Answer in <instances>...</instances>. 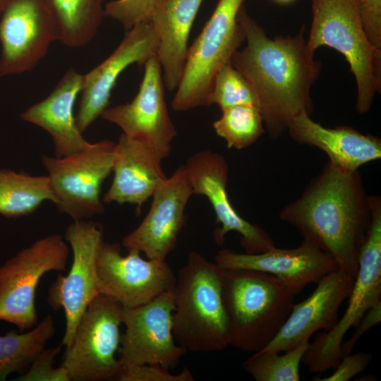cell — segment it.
Segmentation results:
<instances>
[{
    "label": "cell",
    "mask_w": 381,
    "mask_h": 381,
    "mask_svg": "<svg viewBox=\"0 0 381 381\" xmlns=\"http://www.w3.org/2000/svg\"><path fill=\"white\" fill-rule=\"evenodd\" d=\"M238 21L246 44L233 54L231 64L253 88L270 138L277 139L295 117L313 113L310 90L322 64L307 48L306 25L294 36L270 38L243 6Z\"/></svg>",
    "instance_id": "6da1fadb"
},
{
    "label": "cell",
    "mask_w": 381,
    "mask_h": 381,
    "mask_svg": "<svg viewBox=\"0 0 381 381\" xmlns=\"http://www.w3.org/2000/svg\"><path fill=\"white\" fill-rule=\"evenodd\" d=\"M279 217L355 278L370 222L369 196L358 170L345 171L328 162Z\"/></svg>",
    "instance_id": "7a4b0ae2"
},
{
    "label": "cell",
    "mask_w": 381,
    "mask_h": 381,
    "mask_svg": "<svg viewBox=\"0 0 381 381\" xmlns=\"http://www.w3.org/2000/svg\"><path fill=\"white\" fill-rule=\"evenodd\" d=\"M297 294L270 274L222 268L229 346L250 353L262 349L285 322Z\"/></svg>",
    "instance_id": "3957f363"
},
{
    "label": "cell",
    "mask_w": 381,
    "mask_h": 381,
    "mask_svg": "<svg viewBox=\"0 0 381 381\" xmlns=\"http://www.w3.org/2000/svg\"><path fill=\"white\" fill-rule=\"evenodd\" d=\"M173 289V333L192 352L219 351L229 346L222 295V268L191 251Z\"/></svg>",
    "instance_id": "277c9868"
},
{
    "label": "cell",
    "mask_w": 381,
    "mask_h": 381,
    "mask_svg": "<svg viewBox=\"0 0 381 381\" xmlns=\"http://www.w3.org/2000/svg\"><path fill=\"white\" fill-rule=\"evenodd\" d=\"M310 4L308 49L314 54L327 46L344 56L356 84V111L367 113L381 91V50L367 37L358 0H310Z\"/></svg>",
    "instance_id": "5b68a950"
},
{
    "label": "cell",
    "mask_w": 381,
    "mask_h": 381,
    "mask_svg": "<svg viewBox=\"0 0 381 381\" xmlns=\"http://www.w3.org/2000/svg\"><path fill=\"white\" fill-rule=\"evenodd\" d=\"M245 0H219L202 31L188 48L180 83L171 102L176 111L210 106L214 76L245 42L238 14Z\"/></svg>",
    "instance_id": "8992f818"
},
{
    "label": "cell",
    "mask_w": 381,
    "mask_h": 381,
    "mask_svg": "<svg viewBox=\"0 0 381 381\" xmlns=\"http://www.w3.org/2000/svg\"><path fill=\"white\" fill-rule=\"evenodd\" d=\"M370 222L361 247L357 274L348 297L345 313L329 331L309 343L301 362L312 373L334 368L341 358L344 336L365 313L381 302V197L369 196Z\"/></svg>",
    "instance_id": "52a82bcc"
},
{
    "label": "cell",
    "mask_w": 381,
    "mask_h": 381,
    "mask_svg": "<svg viewBox=\"0 0 381 381\" xmlns=\"http://www.w3.org/2000/svg\"><path fill=\"white\" fill-rule=\"evenodd\" d=\"M70 250L64 238L52 234L38 238L0 266V321L19 332L37 325L35 296L42 277L66 271Z\"/></svg>",
    "instance_id": "ba28073f"
},
{
    "label": "cell",
    "mask_w": 381,
    "mask_h": 381,
    "mask_svg": "<svg viewBox=\"0 0 381 381\" xmlns=\"http://www.w3.org/2000/svg\"><path fill=\"white\" fill-rule=\"evenodd\" d=\"M114 146L113 141L102 140L65 157H42L59 212L73 221L104 214L101 188L113 171Z\"/></svg>",
    "instance_id": "9c48e42d"
},
{
    "label": "cell",
    "mask_w": 381,
    "mask_h": 381,
    "mask_svg": "<svg viewBox=\"0 0 381 381\" xmlns=\"http://www.w3.org/2000/svg\"><path fill=\"white\" fill-rule=\"evenodd\" d=\"M123 306L100 294L80 318L61 365L71 381H102L116 378L122 369L119 351Z\"/></svg>",
    "instance_id": "30bf717a"
},
{
    "label": "cell",
    "mask_w": 381,
    "mask_h": 381,
    "mask_svg": "<svg viewBox=\"0 0 381 381\" xmlns=\"http://www.w3.org/2000/svg\"><path fill=\"white\" fill-rule=\"evenodd\" d=\"M102 226L90 219L73 221L64 233L73 260L67 274H58L48 291L47 302L55 311L62 309L65 329L61 342L68 346L78 322L92 300L100 294L97 259L103 242Z\"/></svg>",
    "instance_id": "8fae6325"
},
{
    "label": "cell",
    "mask_w": 381,
    "mask_h": 381,
    "mask_svg": "<svg viewBox=\"0 0 381 381\" xmlns=\"http://www.w3.org/2000/svg\"><path fill=\"white\" fill-rule=\"evenodd\" d=\"M173 290L132 308L123 307L119 361L122 368L157 364L169 370L176 368L186 349L173 333Z\"/></svg>",
    "instance_id": "7c38bea8"
},
{
    "label": "cell",
    "mask_w": 381,
    "mask_h": 381,
    "mask_svg": "<svg viewBox=\"0 0 381 381\" xmlns=\"http://www.w3.org/2000/svg\"><path fill=\"white\" fill-rule=\"evenodd\" d=\"M0 19V77L31 71L59 41L45 0H8Z\"/></svg>",
    "instance_id": "4fadbf2b"
},
{
    "label": "cell",
    "mask_w": 381,
    "mask_h": 381,
    "mask_svg": "<svg viewBox=\"0 0 381 381\" xmlns=\"http://www.w3.org/2000/svg\"><path fill=\"white\" fill-rule=\"evenodd\" d=\"M138 92L129 102L107 108L101 117L119 126L122 133L145 143L163 161L171 151L177 131L164 97L162 68L156 55L144 64Z\"/></svg>",
    "instance_id": "5bb4252c"
},
{
    "label": "cell",
    "mask_w": 381,
    "mask_h": 381,
    "mask_svg": "<svg viewBox=\"0 0 381 381\" xmlns=\"http://www.w3.org/2000/svg\"><path fill=\"white\" fill-rule=\"evenodd\" d=\"M97 271L100 293L127 308L172 291L176 279L166 260L143 259L135 250L122 255L119 243L104 241L98 251Z\"/></svg>",
    "instance_id": "9a60e30c"
},
{
    "label": "cell",
    "mask_w": 381,
    "mask_h": 381,
    "mask_svg": "<svg viewBox=\"0 0 381 381\" xmlns=\"http://www.w3.org/2000/svg\"><path fill=\"white\" fill-rule=\"evenodd\" d=\"M193 195L210 201L219 226L214 232L216 243L222 246L229 232L240 235L246 253L254 254L275 246L271 236L260 226L243 218L234 209L227 194L229 167L224 157L209 150L191 155L183 164Z\"/></svg>",
    "instance_id": "2e32d148"
},
{
    "label": "cell",
    "mask_w": 381,
    "mask_h": 381,
    "mask_svg": "<svg viewBox=\"0 0 381 381\" xmlns=\"http://www.w3.org/2000/svg\"><path fill=\"white\" fill-rule=\"evenodd\" d=\"M193 195L183 165L167 177L153 193L150 208L140 224L122 238L127 250L147 259L166 260L185 224V210Z\"/></svg>",
    "instance_id": "e0dca14e"
},
{
    "label": "cell",
    "mask_w": 381,
    "mask_h": 381,
    "mask_svg": "<svg viewBox=\"0 0 381 381\" xmlns=\"http://www.w3.org/2000/svg\"><path fill=\"white\" fill-rule=\"evenodd\" d=\"M159 38L150 20L128 30L119 46L102 63L84 75L75 120L83 133L108 108L120 74L133 64H145L157 54Z\"/></svg>",
    "instance_id": "ac0fdd59"
},
{
    "label": "cell",
    "mask_w": 381,
    "mask_h": 381,
    "mask_svg": "<svg viewBox=\"0 0 381 381\" xmlns=\"http://www.w3.org/2000/svg\"><path fill=\"white\" fill-rule=\"evenodd\" d=\"M354 278L337 268L323 276L313 292L294 304L276 336L260 351L284 352L318 331H329L339 320V310L348 298Z\"/></svg>",
    "instance_id": "d6986e66"
},
{
    "label": "cell",
    "mask_w": 381,
    "mask_h": 381,
    "mask_svg": "<svg viewBox=\"0 0 381 381\" xmlns=\"http://www.w3.org/2000/svg\"><path fill=\"white\" fill-rule=\"evenodd\" d=\"M214 262L226 270H249L274 276L299 294L307 285L317 283L338 268L327 253L303 241L293 248H273L259 253H239L229 248L219 250Z\"/></svg>",
    "instance_id": "ffe728a7"
},
{
    "label": "cell",
    "mask_w": 381,
    "mask_h": 381,
    "mask_svg": "<svg viewBox=\"0 0 381 381\" xmlns=\"http://www.w3.org/2000/svg\"><path fill=\"white\" fill-rule=\"evenodd\" d=\"M162 162L145 143L121 133L114 146L113 180L103 202L135 205L140 214L167 178Z\"/></svg>",
    "instance_id": "44dd1931"
},
{
    "label": "cell",
    "mask_w": 381,
    "mask_h": 381,
    "mask_svg": "<svg viewBox=\"0 0 381 381\" xmlns=\"http://www.w3.org/2000/svg\"><path fill=\"white\" fill-rule=\"evenodd\" d=\"M83 78L84 75L75 70H68L47 97L20 114L25 121L49 133L56 157L69 155L91 144L78 128L73 110L83 88Z\"/></svg>",
    "instance_id": "7402d4cb"
},
{
    "label": "cell",
    "mask_w": 381,
    "mask_h": 381,
    "mask_svg": "<svg viewBox=\"0 0 381 381\" xmlns=\"http://www.w3.org/2000/svg\"><path fill=\"white\" fill-rule=\"evenodd\" d=\"M287 131L298 143L323 151L335 167L355 171L381 157V140L349 126L326 128L303 112L290 123Z\"/></svg>",
    "instance_id": "603a6c76"
},
{
    "label": "cell",
    "mask_w": 381,
    "mask_h": 381,
    "mask_svg": "<svg viewBox=\"0 0 381 381\" xmlns=\"http://www.w3.org/2000/svg\"><path fill=\"white\" fill-rule=\"evenodd\" d=\"M203 0H155L150 15L159 44L156 56L165 87L176 90L181 80L191 28Z\"/></svg>",
    "instance_id": "cb8c5ba5"
},
{
    "label": "cell",
    "mask_w": 381,
    "mask_h": 381,
    "mask_svg": "<svg viewBox=\"0 0 381 381\" xmlns=\"http://www.w3.org/2000/svg\"><path fill=\"white\" fill-rule=\"evenodd\" d=\"M57 24L59 41L69 48L88 44L104 15V0H45Z\"/></svg>",
    "instance_id": "d4e9b609"
},
{
    "label": "cell",
    "mask_w": 381,
    "mask_h": 381,
    "mask_svg": "<svg viewBox=\"0 0 381 381\" xmlns=\"http://www.w3.org/2000/svg\"><path fill=\"white\" fill-rule=\"evenodd\" d=\"M47 200L54 204L56 198L46 176L0 169V214L19 218L35 212Z\"/></svg>",
    "instance_id": "484cf974"
},
{
    "label": "cell",
    "mask_w": 381,
    "mask_h": 381,
    "mask_svg": "<svg viewBox=\"0 0 381 381\" xmlns=\"http://www.w3.org/2000/svg\"><path fill=\"white\" fill-rule=\"evenodd\" d=\"M55 332L54 320L49 314L27 331L11 329L0 336V381L13 373H25Z\"/></svg>",
    "instance_id": "4316f807"
},
{
    "label": "cell",
    "mask_w": 381,
    "mask_h": 381,
    "mask_svg": "<svg viewBox=\"0 0 381 381\" xmlns=\"http://www.w3.org/2000/svg\"><path fill=\"white\" fill-rule=\"evenodd\" d=\"M229 148L242 150L253 144L265 131L259 109L250 104L234 106L222 111L212 124Z\"/></svg>",
    "instance_id": "83f0119b"
},
{
    "label": "cell",
    "mask_w": 381,
    "mask_h": 381,
    "mask_svg": "<svg viewBox=\"0 0 381 381\" xmlns=\"http://www.w3.org/2000/svg\"><path fill=\"white\" fill-rule=\"evenodd\" d=\"M309 343L304 341L284 352H255L242 366L256 381H298L300 363Z\"/></svg>",
    "instance_id": "f1b7e54d"
},
{
    "label": "cell",
    "mask_w": 381,
    "mask_h": 381,
    "mask_svg": "<svg viewBox=\"0 0 381 381\" xmlns=\"http://www.w3.org/2000/svg\"><path fill=\"white\" fill-rule=\"evenodd\" d=\"M209 104L217 105L221 111L241 104H250L258 108L253 88L231 62L222 66L216 73L209 96Z\"/></svg>",
    "instance_id": "f546056e"
},
{
    "label": "cell",
    "mask_w": 381,
    "mask_h": 381,
    "mask_svg": "<svg viewBox=\"0 0 381 381\" xmlns=\"http://www.w3.org/2000/svg\"><path fill=\"white\" fill-rule=\"evenodd\" d=\"M155 0H112L104 6L105 16L118 21L128 31L149 20Z\"/></svg>",
    "instance_id": "4dcf8cb0"
},
{
    "label": "cell",
    "mask_w": 381,
    "mask_h": 381,
    "mask_svg": "<svg viewBox=\"0 0 381 381\" xmlns=\"http://www.w3.org/2000/svg\"><path fill=\"white\" fill-rule=\"evenodd\" d=\"M62 345L44 349L32 362L25 373L16 380L19 381H71L67 370L62 365L54 366L56 355Z\"/></svg>",
    "instance_id": "1f68e13d"
},
{
    "label": "cell",
    "mask_w": 381,
    "mask_h": 381,
    "mask_svg": "<svg viewBox=\"0 0 381 381\" xmlns=\"http://www.w3.org/2000/svg\"><path fill=\"white\" fill-rule=\"evenodd\" d=\"M119 381H193L194 377L185 368L178 374L157 364H145L122 368L116 377Z\"/></svg>",
    "instance_id": "d6a6232c"
},
{
    "label": "cell",
    "mask_w": 381,
    "mask_h": 381,
    "mask_svg": "<svg viewBox=\"0 0 381 381\" xmlns=\"http://www.w3.org/2000/svg\"><path fill=\"white\" fill-rule=\"evenodd\" d=\"M373 356L365 352L349 353L343 356L334 371L328 376L315 377L313 381H348L365 370Z\"/></svg>",
    "instance_id": "836d02e7"
},
{
    "label": "cell",
    "mask_w": 381,
    "mask_h": 381,
    "mask_svg": "<svg viewBox=\"0 0 381 381\" xmlns=\"http://www.w3.org/2000/svg\"><path fill=\"white\" fill-rule=\"evenodd\" d=\"M360 15L370 42L381 50V0H358Z\"/></svg>",
    "instance_id": "e575fe53"
},
{
    "label": "cell",
    "mask_w": 381,
    "mask_h": 381,
    "mask_svg": "<svg viewBox=\"0 0 381 381\" xmlns=\"http://www.w3.org/2000/svg\"><path fill=\"white\" fill-rule=\"evenodd\" d=\"M380 320L381 302H379L365 313L361 320L354 327L356 329L349 339L345 341H343L341 346V358L351 353L355 344L363 334L380 323Z\"/></svg>",
    "instance_id": "d590c367"
},
{
    "label": "cell",
    "mask_w": 381,
    "mask_h": 381,
    "mask_svg": "<svg viewBox=\"0 0 381 381\" xmlns=\"http://www.w3.org/2000/svg\"><path fill=\"white\" fill-rule=\"evenodd\" d=\"M8 0H0V14L2 12Z\"/></svg>",
    "instance_id": "8d00e7d4"
},
{
    "label": "cell",
    "mask_w": 381,
    "mask_h": 381,
    "mask_svg": "<svg viewBox=\"0 0 381 381\" xmlns=\"http://www.w3.org/2000/svg\"><path fill=\"white\" fill-rule=\"evenodd\" d=\"M274 1L279 4H289L290 2H292L294 0H274Z\"/></svg>",
    "instance_id": "74e56055"
}]
</instances>
